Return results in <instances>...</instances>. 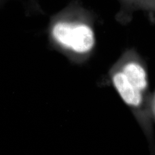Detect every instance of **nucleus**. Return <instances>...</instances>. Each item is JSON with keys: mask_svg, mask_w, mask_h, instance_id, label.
<instances>
[{"mask_svg": "<svg viewBox=\"0 0 155 155\" xmlns=\"http://www.w3.org/2000/svg\"><path fill=\"white\" fill-rule=\"evenodd\" d=\"M8 0H0V7H2L4 5L6 2H7Z\"/></svg>", "mask_w": 155, "mask_h": 155, "instance_id": "obj_6", "label": "nucleus"}, {"mask_svg": "<svg viewBox=\"0 0 155 155\" xmlns=\"http://www.w3.org/2000/svg\"><path fill=\"white\" fill-rule=\"evenodd\" d=\"M150 110L152 116H153L155 118V94L150 98Z\"/></svg>", "mask_w": 155, "mask_h": 155, "instance_id": "obj_5", "label": "nucleus"}, {"mask_svg": "<svg viewBox=\"0 0 155 155\" xmlns=\"http://www.w3.org/2000/svg\"><path fill=\"white\" fill-rule=\"evenodd\" d=\"M133 85L148 94V77L146 64L138 52L133 48L125 51L115 63Z\"/></svg>", "mask_w": 155, "mask_h": 155, "instance_id": "obj_3", "label": "nucleus"}, {"mask_svg": "<svg viewBox=\"0 0 155 155\" xmlns=\"http://www.w3.org/2000/svg\"><path fill=\"white\" fill-rule=\"evenodd\" d=\"M47 34L50 47L72 64H83L94 54L96 47L94 17L78 0L71 1L50 17Z\"/></svg>", "mask_w": 155, "mask_h": 155, "instance_id": "obj_1", "label": "nucleus"}, {"mask_svg": "<svg viewBox=\"0 0 155 155\" xmlns=\"http://www.w3.org/2000/svg\"><path fill=\"white\" fill-rule=\"evenodd\" d=\"M109 77L118 94L133 113L141 121L147 122L152 116L150 94H145L136 87L115 64L111 67Z\"/></svg>", "mask_w": 155, "mask_h": 155, "instance_id": "obj_2", "label": "nucleus"}, {"mask_svg": "<svg viewBox=\"0 0 155 155\" xmlns=\"http://www.w3.org/2000/svg\"><path fill=\"white\" fill-rule=\"evenodd\" d=\"M25 10L29 15L43 14L44 12L39 4L38 0H21Z\"/></svg>", "mask_w": 155, "mask_h": 155, "instance_id": "obj_4", "label": "nucleus"}]
</instances>
